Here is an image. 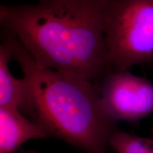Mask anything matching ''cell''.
<instances>
[{
	"label": "cell",
	"instance_id": "cell-1",
	"mask_svg": "<svg viewBox=\"0 0 153 153\" xmlns=\"http://www.w3.org/2000/svg\"><path fill=\"white\" fill-rule=\"evenodd\" d=\"M111 1L39 0L31 5H1L0 22L40 65L97 85L114 70L104 38Z\"/></svg>",
	"mask_w": 153,
	"mask_h": 153
},
{
	"label": "cell",
	"instance_id": "cell-4",
	"mask_svg": "<svg viewBox=\"0 0 153 153\" xmlns=\"http://www.w3.org/2000/svg\"><path fill=\"white\" fill-rule=\"evenodd\" d=\"M97 86L103 108L114 121L134 123L153 112V85L128 70H113Z\"/></svg>",
	"mask_w": 153,
	"mask_h": 153
},
{
	"label": "cell",
	"instance_id": "cell-7",
	"mask_svg": "<svg viewBox=\"0 0 153 153\" xmlns=\"http://www.w3.org/2000/svg\"><path fill=\"white\" fill-rule=\"evenodd\" d=\"M108 145L117 153H153V138L118 131L111 135Z\"/></svg>",
	"mask_w": 153,
	"mask_h": 153
},
{
	"label": "cell",
	"instance_id": "cell-9",
	"mask_svg": "<svg viewBox=\"0 0 153 153\" xmlns=\"http://www.w3.org/2000/svg\"></svg>",
	"mask_w": 153,
	"mask_h": 153
},
{
	"label": "cell",
	"instance_id": "cell-6",
	"mask_svg": "<svg viewBox=\"0 0 153 153\" xmlns=\"http://www.w3.org/2000/svg\"><path fill=\"white\" fill-rule=\"evenodd\" d=\"M12 59L11 51L4 44L0 45V106L9 107L28 114L30 106V92L27 79L12 75L9 63Z\"/></svg>",
	"mask_w": 153,
	"mask_h": 153
},
{
	"label": "cell",
	"instance_id": "cell-2",
	"mask_svg": "<svg viewBox=\"0 0 153 153\" xmlns=\"http://www.w3.org/2000/svg\"><path fill=\"white\" fill-rule=\"evenodd\" d=\"M2 41L29 85L30 119L41 124L50 137L87 153H106L117 122L103 108L98 86L40 65L10 32L4 30Z\"/></svg>",
	"mask_w": 153,
	"mask_h": 153
},
{
	"label": "cell",
	"instance_id": "cell-8",
	"mask_svg": "<svg viewBox=\"0 0 153 153\" xmlns=\"http://www.w3.org/2000/svg\"><path fill=\"white\" fill-rule=\"evenodd\" d=\"M12 153H39V152H35V151L26 150H24V149L19 148V149H18V150L14 151V152H12Z\"/></svg>",
	"mask_w": 153,
	"mask_h": 153
},
{
	"label": "cell",
	"instance_id": "cell-3",
	"mask_svg": "<svg viewBox=\"0 0 153 153\" xmlns=\"http://www.w3.org/2000/svg\"><path fill=\"white\" fill-rule=\"evenodd\" d=\"M104 38L114 70L153 62V0H111Z\"/></svg>",
	"mask_w": 153,
	"mask_h": 153
},
{
	"label": "cell",
	"instance_id": "cell-5",
	"mask_svg": "<svg viewBox=\"0 0 153 153\" xmlns=\"http://www.w3.org/2000/svg\"><path fill=\"white\" fill-rule=\"evenodd\" d=\"M50 137L47 130L16 108L0 106V153H12L30 139Z\"/></svg>",
	"mask_w": 153,
	"mask_h": 153
}]
</instances>
